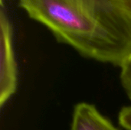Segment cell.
I'll list each match as a JSON object with an SVG mask.
<instances>
[{
  "label": "cell",
  "instance_id": "6da1fadb",
  "mask_svg": "<svg viewBox=\"0 0 131 130\" xmlns=\"http://www.w3.org/2000/svg\"><path fill=\"white\" fill-rule=\"evenodd\" d=\"M58 41L81 56L121 67L131 55V17L121 0H18Z\"/></svg>",
  "mask_w": 131,
  "mask_h": 130
},
{
  "label": "cell",
  "instance_id": "7a4b0ae2",
  "mask_svg": "<svg viewBox=\"0 0 131 130\" xmlns=\"http://www.w3.org/2000/svg\"><path fill=\"white\" fill-rule=\"evenodd\" d=\"M0 11V106L1 107L15 93L18 73L12 44V30L10 21L1 2Z\"/></svg>",
  "mask_w": 131,
  "mask_h": 130
},
{
  "label": "cell",
  "instance_id": "3957f363",
  "mask_svg": "<svg viewBox=\"0 0 131 130\" xmlns=\"http://www.w3.org/2000/svg\"><path fill=\"white\" fill-rule=\"evenodd\" d=\"M70 130L120 129L103 116L94 105L82 102L74 108Z\"/></svg>",
  "mask_w": 131,
  "mask_h": 130
},
{
  "label": "cell",
  "instance_id": "277c9868",
  "mask_svg": "<svg viewBox=\"0 0 131 130\" xmlns=\"http://www.w3.org/2000/svg\"><path fill=\"white\" fill-rule=\"evenodd\" d=\"M120 78L124 92L131 100V55L121 67Z\"/></svg>",
  "mask_w": 131,
  "mask_h": 130
},
{
  "label": "cell",
  "instance_id": "5b68a950",
  "mask_svg": "<svg viewBox=\"0 0 131 130\" xmlns=\"http://www.w3.org/2000/svg\"><path fill=\"white\" fill-rule=\"evenodd\" d=\"M119 123L125 129L131 130V106L124 107L119 113Z\"/></svg>",
  "mask_w": 131,
  "mask_h": 130
},
{
  "label": "cell",
  "instance_id": "8992f818",
  "mask_svg": "<svg viewBox=\"0 0 131 130\" xmlns=\"http://www.w3.org/2000/svg\"><path fill=\"white\" fill-rule=\"evenodd\" d=\"M121 2L124 9L131 17V0H121Z\"/></svg>",
  "mask_w": 131,
  "mask_h": 130
}]
</instances>
